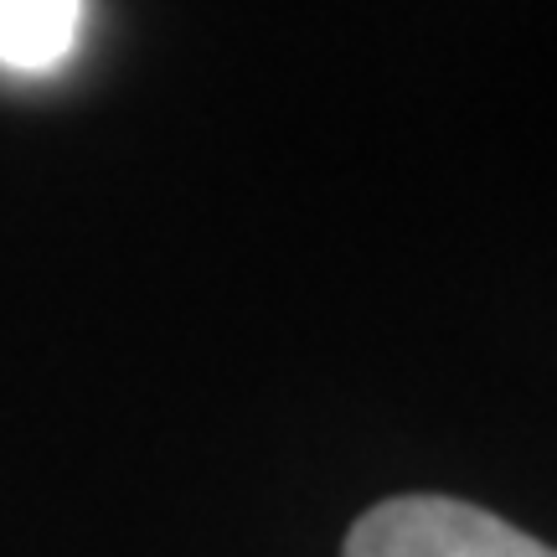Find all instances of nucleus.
I'll use <instances>...</instances> for the list:
<instances>
[{
  "label": "nucleus",
  "mask_w": 557,
  "mask_h": 557,
  "mask_svg": "<svg viewBox=\"0 0 557 557\" xmlns=\"http://www.w3.org/2000/svg\"><path fill=\"white\" fill-rule=\"evenodd\" d=\"M341 557H557V547L470 500L393 496L351 521Z\"/></svg>",
  "instance_id": "1"
},
{
  "label": "nucleus",
  "mask_w": 557,
  "mask_h": 557,
  "mask_svg": "<svg viewBox=\"0 0 557 557\" xmlns=\"http://www.w3.org/2000/svg\"><path fill=\"white\" fill-rule=\"evenodd\" d=\"M88 5L78 0H0V67L52 73L78 52Z\"/></svg>",
  "instance_id": "2"
}]
</instances>
